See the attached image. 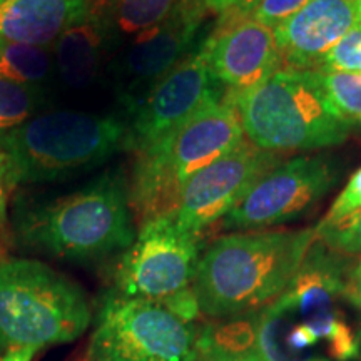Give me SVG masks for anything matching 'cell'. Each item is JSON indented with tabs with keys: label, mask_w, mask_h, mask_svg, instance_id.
<instances>
[{
	"label": "cell",
	"mask_w": 361,
	"mask_h": 361,
	"mask_svg": "<svg viewBox=\"0 0 361 361\" xmlns=\"http://www.w3.org/2000/svg\"><path fill=\"white\" fill-rule=\"evenodd\" d=\"M197 326L157 301L112 293L99 311L87 355L117 361H197Z\"/></svg>",
	"instance_id": "obj_6"
},
{
	"label": "cell",
	"mask_w": 361,
	"mask_h": 361,
	"mask_svg": "<svg viewBox=\"0 0 361 361\" xmlns=\"http://www.w3.org/2000/svg\"><path fill=\"white\" fill-rule=\"evenodd\" d=\"M56 72L52 47L0 39V78L42 90Z\"/></svg>",
	"instance_id": "obj_21"
},
{
	"label": "cell",
	"mask_w": 361,
	"mask_h": 361,
	"mask_svg": "<svg viewBox=\"0 0 361 361\" xmlns=\"http://www.w3.org/2000/svg\"><path fill=\"white\" fill-rule=\"evenodd\" d=\"M219 85L202 42L197 51L189 52L129 112L126 147L144 152L168 142L194 112L221 97Z\"/></svg>",
	"instance_id": "obj_9"
},
{
	"label": "cell",
	"mask_w": 361,
	"mask_h": 361,
	"mask_svg": "<svg viewBox=\"0 0 361 361\" xmlns=\"http://www.w3.org/2000/svg\"><path fill=\"white\" fill-rule=\"evenodd\" d=\"M128 123L116 116L54 111L0 137L17 183H47L96 168L126 147Z\"/></svg>",
	"instance_id": "obj_5"
},
{
	"label": "cell",
	"mask_w": 361,
	"mask_h": 361,
	"mask_svg": "<svg viewBox=\"0 0 361 361\" xmlns=\"http://www.w3.org/2000/svg\"><path fill=\"white\" fill-rule=\"evenodd\" d=\"M234 102L247 141L269 152L313 151L348 139L353 121L329 101L319 71L281 67Z\"/></svg>",
	"instance_id": "obj_3"
},
{
	"label": "cell",
	"mask_w": 361,
	"mask_h": 361,
	"mask_svg": "<svg viewBox=\"0 0 361 361\" xmlns=\"http://www.w3.org/2000/svg\"><path fill=\"white\" fill-rule=\"evenodd\" d=\"M314 234L329 250L350 258H361V209L328 228H314Z\"/></svg>",
	"instance_id": "obj_24"
},
{
	"label": "cell",
	"mask_w": 361,
	"mask_h": 361,
	"mask_svg": "<svg viewBox=\"0 0 361 361\" xmlns=\"http://www.w3.org/2000/svg\"><path fill=\"white\" fill-rule=\"evenodd\" d=\"M308 2L311 0H258L245 17H251L259 24L276 29L300 12Z\"/></svg>",
	"instance_id": "obj_27"
},
{
	"label": "cell",
	"mask_w": 361,
	"mask_h": 361,
	"mask_svg": "<svg viewBox=\"0 0 361 361\" xmlns=\"http://www.w3.org/2000/svg\"><path fill=\"white\" fill-rule=\"evenodd\" d=\"M276 152L263 151L245 139L183 186L174 221L184 231L201 236L224 218L258 180L278 164Z\"/></svg>",
	"instance_id": "obj_11"
},
{
	"label": "cell",
	"mask_w": 361,
	"mask_h": 361,
	"mask_svg": "<svg viewBox=\"0 0 361 361\" xmlns=\"http://www.w3.org/2000/svg\"><path fill=\"white\" fill-rule=\"evenodd\" d=\"M314 228L223 236L197 263L192 291L209 319L264 310L288 290L314 243Z\"/></svg>",
	"instance_id": "obj_1"
},
{
	"label": "cell",
	"mask_w": 361,
	"mask_h": 361,
	"mask_svg": "<svg viewBox=\"0 0 361 361\" xmlns=\"http://www.w3.org/2000/svg\"><path fill=\"white\" fill-rule=\"evenodd\" d=\"M89 0H0V39L52 47L87 13Z\"/></svg>",
	"instance_id": "obj_16"
},
{
	"label": "cell",
	"mask_w": 361,
	"mask_h": 361,
	"mask_svg": "<svg viewBox=\"0 0 361 361\" xmlns=\"http://www.w3.org/2000/svg\"><path fill=\"white\" fill-rule=\"evenodd\" d=\"M40 101V90L0 78V137L32 119Z\"/></svg>",
	"instance_id": "obj_22"
},
{
	"label": "cell",
	"mask_w": 361,
	"mask_h": 361,
	"mask_svg": "<svg viewBox=\"0 0 361 361\" xmlns=\"http://www.w3.org/2000/svg\"><path fill=\"white\" fill-rule=\"evenodd\" d=\"M34 355V350H13L4 355L0 361H32Z\"/></svg>",
	"instance_id": "obj_31"
},
{
	"label": "cell",
	"mask_w": 361,
	"mask_h": 361,
	"mask_svg": "<svg viewBox=\"0 0 361 361\" xmlns=\"http://www.w3.org/2000/svg\"><path fill=\"white\" fill-rule=\"evenodd\" d=\"M17 180L13 178L11 166H8V161L6 154L0 152V228H2L4 221H6L7 214V202L8 196H11L12 186Z\"/></svg>",
	"instance_id": "obj_28"
},
{
	"label": "cell",
	"mask_w": 361,
	"mask_h": 361,
	"mask_svg": "<svg viewBox=\"0 0 361 361\" xmlns=\"http://www.w3.org/2000/svg\"><path fill=\"white\" fill-rule=\"evenodd\" d=\"M345 298L355 308L361 311V258H355V263L351 266L345 288Z\"/></svg>",
	"instance_id": "obj_29"
},
{
	"label": "cell",
	"mask_w": 361,
	"mask_h": 361,
	"mask_svg": "<svg viewBox=\"0 0 361 361\" xmlns=\"http://www.w3.org/2000/svg\"><path fill=\"white\" fill-rule=\"evenodd\" d=\"M19 234L25 246L62 259L96 261L126 251L135 233L123 173H104L75 192L24 211Z\"/></svg>",
	"instance_id": "obj_2"
},
{
	"label": "cell",
	"mask_w": 361,
	"mask_h": 361,
	"mask_svg": "<svg viewBox=\"0 0 361 361\" xmlns=\"http://www.w3.org/2000/svg\"><path fill=\"white\" fill-rule=\"evenodd\" d=\"M202 2H206V0H202Z\"/></svg>",
	"instance_id": "obj_34"
},
{
	"label": "cell",
	"mask_w": 361,
	"mask_h": 361,
	"mask_svg": "<svg viewBox=\"0 0 361 361\" xmlns=\"http://www.w3.org/2000/svg\"><path fill=\"white\" fill-rule=\"evenodd\" d=\"M361 209V168L356 169L351 178L346 183V186L343 188V191L338 194V197L333 201L331 207L328 209V213L324 214V218L319 221V224L316 226V229L328 228L340 223L341 219L348 218V216L358 213Z\"/></svg>",
	"instance_id": "obj_26"
},
{
	"label": "cell",
	"mask_w": 361,
	"mask_h": 361,
	"mask_svg": "<svg viewBox=\"0 0 361 361\" xmlns=\"http://www.w3.org/2000/svg\"><path fill=\"white\" fill-rule=\"evenodd\" d=\"M87 361H117L109 356H96V355H87Z\"/></svg>",
	"instance_id": "obj_33"
},
{
	"label": "cell",
	"mask_w": 361,
	"mask_h": 361,
	"mask_svg": "<svg viewBox=\"0 0 361 361\" xmlns=\"http://www.w3.org/2000/svg\"><path fill=\"white\" fill-rule=\"evenodd\" d=\"M333 106L350 121H361V72L319 71Z\"/></svg>",
	"instance_id": "obj_23"
},
{
	"label": "cell",
	"mask_w": 361,
	"mask_h": 361,
	"mask_svg": "<svg viewBox=\"0 0 361 361\" xmlns=\"http://www.w3.org/2000/svg\"><path fill=\"white\" fill-rule=\"evenodd\" d=\"M206 8L202 0H183L162 24L130 40L129 47L114 59L111 74L117 99L128 114L188 56L200 34Z\"/></svg>",
	"instance_id": "obj_10"
},
{
	"label": "cell",
	"mask_w": 361,
	"mask_h": 361,
	"mask_svg": "<svg viewBox=\"0 0 361 361\" xmlns=\"http://www.w3.org/2000/svg\"><path fill=\"white\" fill-rule=\"evenodd\" d=\"M245 141L241 117L228 97H216L196 111L168 141L169 161L180 186Z\"/></svg>",
	"instance_id": "obj_14"
},
{
	"label": "cell",
	"mask_w": 361,
	"mask_h": 361,
	"mask_svg": "<svg viewBox=\"0 0 361 361\" xmlns=\"http://www.w3.org/2000/svg\"><path fill=\"white\" fill-rule=\"evenodd\" d=\"M200 258V236L184 231L174 216L147 221L121 258L114 293L166 303L191 290Z\"/></svg>",
	"instance_id": "obj_7"
},
{
	"label": "cell",
	"mask_w": 361,
	"mask_h": 361,
	"mask_svg": "<svg viewBox=\"0 0 361 361\" xmlns=\"http://www.w3.org/2000/svg\"><path fill=\"white\" fill-rule=\"evenodd\" d=\"M204 47L216 80L233 97L258 87L281 69L274 29L251 17L221 13L218 29L204 40Z\"/></svg>",
	"instance_id": "obj_12"
},
{
	"label": "cell",
	"mask_w": 361,
	"mask_h": 361,
	"mask_svg": "<svg viewBox=\"0 0 361 361\" xmlns=\"http://www.w3.org/2000/svg\"><path fill=\"white\" fill-rule=\"evenodd\" d=\"M338 169L324 157H295L276 166L221 219L224 231H261L301 218L331 191Z\"/></svg>",
	"instance_id": "obj_8"
},
{
	"label": "cell",
	"mask_w": 361,
	"mask_h": 361,
	"mask_svg": "<svg viewBox=\"0 0 361 361\" xmlns=\"http://www.w3.org/2000/svg\"><path fill=\"white\" fill-rule=\"evenodd\" d=\"M361 25V0H311L274 29L281 67L319 71L323 59Z\"/></svg>",
	"instance_id": "obj_13"
},
{
	"label": "cell",
	"mask_w": 361,
	"mask_h": 361,
	"mask_svg": "<svg viewBox=\"0 0 361 361\" xmlns=\"http://www.w3.org/2000/svg\"><path fill=\"white\" fill-rule=\"evenodd\" d=\"M90 319L87 298L72 279L35 259L0 261V358L78 340Z\"/></svg>",
	"instance_id": "obj_4"
},
{
	"label": "cell",
	"mask_w": 361,
	"mask_h": 361,
	"mask_svg": "<svg viewBox=\"0 0 361 361\" xmlns=\"http://www.w3.org/2000/svg\"><path fill=\"white\" fill-rule=\"evenodd\" d=\"M261 310L209 319L197 328V361H261Z\"/></svg>",
	"instance_id": "obj_19"
},
{
	"label": "cell",
	"mask_w": 361,
	"mask_h": 361,
	"mask_svg": "<svg viewBox=\"0 0 361 361\" xmlns=\"http://www.w3.org/2000/svg\"><path fill=\"white\" fill-rule=\"evenodd\" d=\"M256 2H258V0H238L231 8H228V11L223 13H229V16H234V17H245Z\"/></svg>",
	"instance_id": "obj_30"
},
{
	"label": "cell",
	"mask_w": 361,
	"mask_h": 361,
	"mask_svg": "<svg viewBox=\"0 0 361 361\" xmlns=\"http://www.w3.org/2000/svg\"><path fill=\"white\" fill-rule=\"evenodd\" d=\"M180 192L183 186L169 161L168 142L151 151L137 152L129 188V206L139 226L157 218L174 216L179 207Z\"/></svg>",
	"instance_id": "obj_17"
},
{
	"label": "cell",
	"mask_w": 361,
	"mask_h": 361,
	"mask_svg": "<svg viewBox=\"0 0 361 361\" xmlns=\"http://www.w3.org/2000/svg\"><path fill=\"white\" fill-rule=\"evenodd\" d=\"M183 0H89L87 16L101 25L107 44L135 39L162 24Z\"/></svg>",
	"instance_id": "obj_20"
},
{
	"label": "cell",
	"mask_w": 361,
	"mask_h": 361,
	"mask_svg": "<svg viewBox=\"0 0 361 361\" xmlns=\"http://www.w3.org/2000/svg\"><path fill=\"white\" fill-rule=\"evenodd\" d=\"M319 71L361 72V25L355 27L324 56Z\"/></svg>",
	"instance_id": "obj_25"
},
{
	"label": "cell",
	"mask_w": 361,
	"mask_h": 361,
	"mask_svg": "<svg viewBox=\"0 0 361 361\" xmlns=\"http://www.w3.org/2000/svg\"><path fill=\"white\" fill-rule=\"evenodd\" d=\"M107 39L99 22L85 13L84 19L66 30L52 45L56 74L71 90H84L101 74Z\"/></svg>",
	"instance_id": "obj_18"
},
{
	"label": "cell",
	"mask_w": 361,
	"mask_h": 361,
	"mask_svg": "<svg viewBox=\"0 0 361 361\" xmlns=\"http://www.w3.org/2000/svg\"><path fill=\"white\" fill-rule=\"evenodd\" d=\"M355 258L329 250L319 239L306 252L303 263L281 300L295 319H311L336 311Z\"/></svg>",
	"instance_id": "obj_15"
},
{
	"label": "cell",
	"mask_w": 361,
	"mask_h": 361,
	"mask_svg": "<svg viewBox=\"0 0 361 361\" xmlns=\"http://www.w3.org/2000/svg\"><path fill=\"white\" fill-rule=\"evenodd\" d=\"M236 2H238V0H206L204 6L209 8V11L223 13V12L228 11V8H231Z\"/></svg>",
	"instance_id": "obj_32"
}]
</instances>
